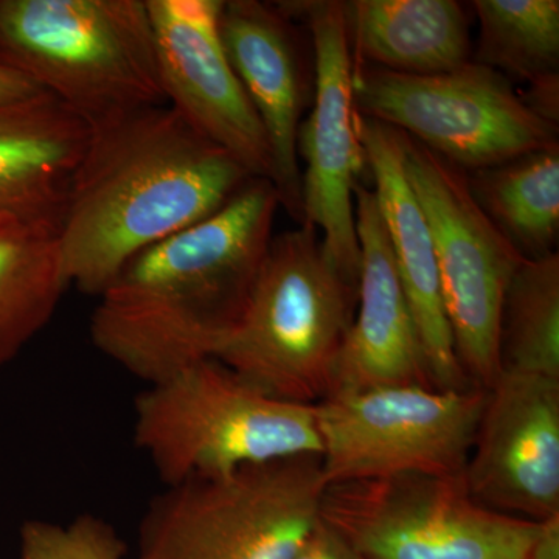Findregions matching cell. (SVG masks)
<instances>
[{
  "label": "cell",
  "instance_id": "cell-1",
  "mask_svg": "<svg viewBox=\"0 0 559 559\" xmlns=\"http://www.w3.org/2000/svg\"><path fill=\"white\" fill-rule=\"evenodd\" d=\"M278 209L271 180L252 178L215 215L138 253L98 296L95 347L146 385L215 359L248 308Z\"/></svg>",
  "mask_w": 559,
  "mask_h": 559
},
{
  "label": "cell",
  "instance_id": "cell-2",
  "mask_svg": "<svg viewBox=\"0 0 559 559\" xmlns=\"http://www.w3.org/2000/svg\"><path fill=\"white\" fill-rule=\"evenodd\" d=\"M252 179L171 106L92 124L60 226L69 288L98 297L142 250L223 209Z\"/></svg>",
  "mask_w": 559,
  "mask_h": 559
},
{
  "label": "cell",
  "instance_id": "cell-3",
  "mask_svg": "<svg viewBox=\"0 0 559 559\" xmlns=\"http://www.w3.org/2000/svg\"><path fill=\"white\" fill-rule=\"evenodd\" d=\"M0 66L90 127L167 105L146 0H0Z\"/></svg>",
  "mask_w": 559,
  "mask_h": 559
},
{
  "label": "cell",
  "instance_id": "cell-4",
  "mask_svg": "<svg viewBox=\"0 0 559 559\" xmlns=\"http://www.w3.org/2000/svg\"><path fill=\"white\" fill-rule=\"evenodd\" d=\"M358 304L310 224L272 238L240 325L216 360L253 389L314 404L331 392L334 366Z\"/></svg>",
  "mask_w": 559,
  "mask_h": 559
},
{
  "label": "cell",
  "instance_id": "cell-5",
  "mask_svg": "<svg viewBox=\"0 0 559 559\" xmlns=\"http://www.w3.org/2000/svg\"><path fill=\"white\" fill-rule=\"evenodd\" d=\"M132 437L165 487L322 454L314 406L264 395L216 359L146 385Z\"/></svg>",
  "mask_w": 559,
  "mask_h": 559
},
{
  "label": "cell",
  "instance_id": "cell-6",
  "mask_svg": "<svg viewBox=\"0 0 559 559\" xmlns=\"http://www.w3.org/2000/svg\"><path fill=\"white\" fill-rule=\"evenodd\" d=\"M322 460L297 455L168 485L132 559H290L320 518Z\"/></svg>",
  "mask_w": 559,
  "mask_h": 559
},
{
  "label": "cell",
  "instance_id": "cell-7",
  "mask_svg": "<svg viewBox=\"0 0 559 559\" xmlns=\"http://www.w3.org/2000/svg\"><path fill=\"white\" fill-rule=\"evenodd\" d=\"M360 117L395 128L463 171L558 145V124L535 112L507 76L477 62L403 75L353 62Z\"/></svg>",
  "mask_w": 559,
  "mask_h": 559
},
{
  "label": "cell",
  "instance_id": "cell-8",
  "mask_svg": "<svg viewBox=\"0 0 559 559\" xmlns=\"http://www.w3.org/2000/svg\"><path fill=\"white\" fill-rule=\"evenodd\" d=\"M320 521L366 559H525L540 527L480 506L463 476L426 474L329 485Z\"/></svg>",
  "mask_w": 559,
  "mask_h": 559
},
{
  "label": "cell",
  "instance_id": "cell-9",
  "mask_svg": "<svg viewBox=\"0 0 559 559\" xmlns=\"http://www.w3.org/2000/svg\"><path fill=\"white\" fill-rule=\"evenodd\" d=\"M487 390L389 385L314 404L326 487L409 476H463Z\"/></svg>",
  "mask_w": 559,
  "mask_h": 559
},
{
  "label": "cell",
  "instance_id": "cell-10",
  "mask_svg": "<svg viewBox=\"0 0 559 559\" xmlns=\"http://www.w3.org/2000/svg\"><path fill=\"white\" fill-rule=\"evenodd\" d=\"M404 170L428 221L460 367L487 390L502 373L500 314L524 257L474 200L468 173L406 134Z\"/></svg>",
  "mask_w": 559,
  "mask_h": 559
},
{
  "label": "cell",
  "instance_id": "cell-11",
  "mask_svg": "<svg viewBox=\"0 0 559 559\" xmlns=\"http://www.w3.org/2000/svg\"><path fill=\"white\" fill-rule=\"evenodd\" d=\"M290 20L308 25L314 49V97L301 121L297 156L301 171V224L322 237L337 271L358 285L360 248L355 190L366 167L353 102V57L345 3L334 0L277 2Z\"/></svg>",
  "mask_w": 559,
  "mask_h": 559
},
{
  "label": "cell",
  "instance_id": "cell-12",
  "mask_svg": "<svg viewBox=\"0 0 559 559\" xmlns=\"http://www.w3.org/2000/svg\"><path fill=\"white\" fill-rule=\"evenodd\" d=\"M223 0H146L165 100L252 178L272 182L266 131L219 35Z\"/></svg>",
  "mask_w": 559,
  "mask_h": 559
},
{
  "label": "cell",
  "instance_id": "cell-13",
  "mask_svg": "<svg viewBox=\"0 0 559 559\" xmlns=\"http://www.w3.org/2000/svg\"><path fill=\"white\" fill-rule=\"evenodd\" d=\"M463 479L489 510L559 516V381L502 370L487 389Z\"/></svg>",
  "mask_w": 559,
  "mask_h": 559
},
{
  "label": "cell",
  "instance_id": "cell-14",
  "mask_svg": "<svg viewBox=\"0 0 559 559\" xmlns=\"http://www.w3.org/2000/svg\"><path fill=\"white\" fill-rule=\"evenodd\" d=\"M219 35L227 60L266 131L280 209L301 224V168L297 138L314 79L299 28L277 2L227 0Z\"/></svg>",
  "mask_w": 559,
  "mask_h": 559
},
{
  "label": "cell",
  "instance_id": "cell-15",
  "mask_svg": "<svg viewBox=\"0 0 559 559\" xmlns=\"http://www.w3.org/2000/svg\"><path fill=\"white\" fill-rule=\"evenodd\" d=\"M355 213L360 248L358 304L334 366L330 395L389 385L436 389L377 197L362 183L356 186Z\"/></svg>",
  "mask_w": 559,
  "mask_h": 559
},
{
  "label": "cell",
  "instance_id": "cell-16",
  "mask_svg": "<svg viewBox=\"0 0 559 559\" xmlns=\"http://www.w3.org/2000/svg\"><path fill=\"white\" fill-rule=\"evenodd\" d=\"M358 135L433 385L439 390L476 388L455 355L428 221L404 170V132L358 114Z\"/></svg>",
  "mask_w": 559,
  "mask_h": 559
},
{
  "label": "cell",
  "instance_id": "cell-17",
  "mask_svg": "<svg viewBox=\"0 0 559 559\" xmlns=\"http://www.w3.org/2000/svg\"><path fill=\"white\" fill-rule=\"evenodd\" d=\"M91 127L49 92L0 103V213L57 221Z\"/></svg>",
  "mask_w": 559,
  "mask_h": 559
},
{
  "label": "cell",
  "instance_id": "cell-18",
  "mask_svg": "<svg viewBox=\"0 0 559 559\" xmlns=\"http://www.w3.org/2000/svg\"><path fill=\"white\" fill-rule=\"evenodd\" d=\"M344 3L356 64L403 75H436L471 61L468 17L455 0Z\"/></svg>",
  "mask_w": 559,
  "mask_h": 559
},
{
  "label": "cell",
  "instance_id": "cell-19",
  "mask_svg": "<svg viewBox=\"0 0 559 559\" xmlns=\"http://www.w3.org/2000/svg\"><path fill=\"white\" fill-rule=\"evenodd\" d=\"M60 226L0 213V369L46 329L69 289Z\"/></svg>",
  "mask_w": 559,
  "mask_h": 559
},
{
  "label": "cell",
  "instance_id": "cell-20",
  "mask_svg": "<svg viewBox=\"0 0 559 559\" xmlns=\"http://www.w3.org/2000/svg\"><path fill=\"white\" fill-rule=\"evenodd\" d=\"M480 35L474 62L527 84L530 108L558 124V0H476Z\"/></svg>",
  "mask_w": 559,
  "mask_h": 559
},
{
  "label": "cell",
  "instance_id": "cell-21",
  "mask_svg": "<svg viewBox=\"0 0 559 559\" xmlns=\"http://www.w3.org/2000/svg\"><path fill=\"white\" fill-rule=\"evenodd\" d=\"M468 182L485 215L524 259L557 252L559 145L471 171Z\"/></svg>",
  "mask_w": 559,
  "mask_h": 559
},
{
  "label": "cell",
  "instance_id": "cell-22",
  "mask_svg": "<svg viewBox=\"0 0 559 559\" xmlns=\"http://www.w3.org/2000/svg\"><path fill=\"white\" fill-rule=\"evenodd\" d=\"M502 370L559 381V255L524 259L500 314Z\"/></svg>",
  "mask_w": 559,
  "mask_h": 559
},
{
  "label": "cell",
  "instance_id": "cell-23",
  "mask_svg": "<svg viewBox=\"0 0 559 559\" xmlns=\"http://www.w3.org/2000/svg\"><path fill=\"white\" fill-rule=\"evenodd\" d=\"M127 546L103 518L80 514L69 524L28 520L20 530V559H124Z\"/></svg>",
  "mask_w": 559,
  "mask_h": 559
},
{
  "label": "cell",
  "instance_id": "cell-24",
  "mask_svg": "<svg viewBox=\"0 0 559 559\" xmlns=\"http://www.w3.org/2000/svg\"><path fill=\"white\" fill-rule=\"evenodd\" d=\"M290 559H366L322 521L312 528Z\"/></svg>",
  "mask_w": 559,
  "mask_h": 559
},
{
  "label": "cell",
  "instance_id": "cell-25",
  "mask_svg": "<svg viewBox=\"0 0 559 559\" xmlns=\"http://www.w3.org/2000/svg\"><path fill=\"white\" fill-rule=\"evenodd\" d=\"M525 559H559V516L540 522Z\"/></svg>",
  "mask_w": 559,
  "mask_h": 559
},
{
  "label": "cell",
  "instance_id": "cell-26",
  "mask_svg": "<svg viewBox=\"0 0 559 559\" xmlns=\"http://www.w3.org/2000/svg\"><path fill=\"white\" fill-rule=\"evenodd\" d=\"M43 92L38 86L22 76L21 73L0 66V103L24 100L32 95Z\"/></svg>",
  "mask_w": 559,
  "mask_h": 559
}]
</instances>
